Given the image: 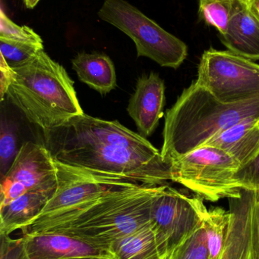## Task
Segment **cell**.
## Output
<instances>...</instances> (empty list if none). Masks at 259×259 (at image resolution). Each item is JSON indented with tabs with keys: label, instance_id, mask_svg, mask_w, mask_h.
Instances as JSON below:
<instances>
[{
	"label": "cell",
	"instance_id": "cell-13",
	"mask_svg": "<svg viewBox=\"0 0 259 259\" xmlns=\"http://www.w3.org/2000/svg\"><path fill=\"white\" fill-rule=\"evenodd\" d=\"M220 38L229 51L252 61L259 60V21L244 2L233 0L231 21L226 33Z\"/></svg>",
	"mask_w": 259,
	"mask_h": 259
},
{
	"label": "cell",
	"instance_id": "cell-17",
	"mask_svg": "<svg viewBox=\"0 0 259 259\" xmlns=\"http://www.w3.org/2000/svg\"><path fill=\"white\" fill-rule=\"evenodd\" d=\"M71 63L79 80L100 94H108L117 87L115 67L106 54L79 53Z\"/></svg>",
	"mask_w": 259,
	"mask_h": 259
},
{
	"label": "cell",
	"instance_id": "cell-32",
	"mask_svg": "<svg viewBox=\"0 0 259 259\" xmlns=\"http://www.w3.org/2000/svg\"><path fill=\"white\" fill-rule=\"evenodd\" d=\"M241 1L245 2V0H241Z\"/></svg>",
	"mask_w": 259,
	"mask_h": 259
},
{
	"label": "cell",
	"instance_id": "cell-2",
	"mask_svg": "<svg viewBox=\"0 0 259 259\" xmlns=\"http://www.w3.org/2000/svg\"><path fill=\"white\" fill-rule=\"evenodd\" d=\"M158 186L134 185L112 190L79 206L36 218L23 234L56 233L104 249L150 222Z\"/></svg>",
	"mask_w": 259,
	"mask_h": 259
},
{
	"label": "cell",
	"instance_id": "cell-23",
	"mask_svg": "<svg viewBox=\"0 0 259 259\" xmlns=\"http://www.w3.org/2000/svg\"><path fill=\"white\" fill-rule=\"evenodd\" d=\"M0 38L33 44L36 46H44L41 36L27 26H19L12 21L4 11H0Z\"/></svg>",
	"mask_w": 259,
	"mask_h": 259
},
{
	"label": "cell",
	"instance_id": "cell-10",
	"mask_svg": "<svg viewBox=\"0 0 259 259\" xmlns=\"http://www.w3.org/2000/svg\"><path fill=\"white\" fill-rule=\"evenodd\" d=\"M55 163L57 188L38 217L71 209L117 189L139 185L125 178L97 174L56 160Z\"/></svg>",
	"mask_w": 259,
	"mask_h": 259
},
{
	"label": "cell",
	"instance_id": "cell-6",
	"mask_svg": "<svg viewBox=\"0 0 259 259\" xmlns=\"http://www.w3.org/2000/svg\"><path fill=\"white\" fill-rule=\"evenodd\" d=\"M171 181L210 202L240 196L236 180L240 164L228 154L212 146H202L173 160Z\"/></svg>",
	"mask_w": 259,
	"mask_h": 259
},
{
	"label": "cell",
	"instance_id": "cell-5",
	"mask_svg": "<svg viewBox=\"0 0 259 259\" xmlns=\"http://www.w3.org/2000/svg\"><path fill=\"white\" fill-rule=\"evenodd\" d=\"M98 16L133 40L138 57L149 58L161 66L177 69L188 56L183 41L125 0H105Z\"/></svg>",
	"mask_w": 259,
	"mask_h": 259
},
{
	"label": "cell",
	"instance_id": "cell-25",
	"mask_svg": "<svg viewBox=\"0 0 259 259\" xmlns=\"http://www.w3.org/2000/svg\"><path fill=\"white\" fill-rule=\"evenodd\" d=\"M0 259H30L26 252L23 237L12 239L9 235L0 234Z\"/></svg>",
	"mask_w": 259,
	"mask_h": 259
},
{
	"label": "cell",
	"instance_id": "cell-8",
	"mask_svg": "<svg viewBox=\"0 0 259 259\" xmlns=\"http://www.w3.org/2000/svg\"><path fill=\"white\" fill-rule=\"evenodd\" d=\"M199 196H190L167 184L158 187L152 199L150 223L164 257L202 226L208 208Z\"/></svg>",
	"mask_w": 259,
	"mask_h": 259
},
{
	"label": "cell",
	"instance_id": "cell-29",
	"mask_svg": "<svg viewBox=\"0 0 259 259\" xmlns=\"http://www.w3.org/2000/svg\"><path fill=\"white\" fill-rule=\"evenodd\" d=\"M249 12L255 16L259 21V0H245Z\"/></svg>",
	"mask_w": 259,
	"mask_h": 259
},
{
	"label": "cell",
	"instance_id": "cell-18",
	"mask_svg": "<svg viewBox=\"0 0 259 259\" xmlns=\"http://www.w3.org/2000/svg\"><path fill=\"white\" fill-rule=\"evenodd\" d=\"M109 259H166L150 222L108 247Z\"/></svg>",
	"mask_w": 259,
	"mask_h": 259
},
{
	"label": "cell",
	"instance_id": "cell-14",
	"mask_svg": "<svg viewBox=\"0 0 259 259\" xmlns=\"http://www.w3.org/2000/svg\"><path fill=\"white\" fill-rule=\"evenodd\" d=\"M203 146L224 151L243 168L259 155V119L242 121L225 130Z\"/></svg>",
	"mask_w": 259,
	"mask_h": 259
},
{
	"label": "cell",
	"instance_id": "cell-31",
	"mask_svg": "<svg viewBox=\"0 0 259 259\" xmlns=\"http://www.w3.org/2000/svg\"><path fill=\"white\" fill-rule=\"evenodd\" d=\"M68 259H107V258H93V257H90V258H68Z\"/></svg>",
	"mask_w": 259,
	"mask_h": 259
},
{
	"label": "cell",
	"instance_id": "cell-15",
	"mask_svg": "<svg viewBox=\"0 0 259 259\" xmlns=\"http://www.w3.org/2000/svg\"><path fill=\"white\" fill-rule=\"evenodd\" d=\"M228 200L232 223L225 249L218 259H249L252 190L242 188L239 197Z\"/></svg>",
	"mask_w": 259,
	"mask_h": 259
},
{
	"label": "cell",
	"instance_id": "cell-11",
	"mask_svg": "<svg viewBox=\"0 0 259 259\" xmlns=\"http://www.w3.org/2000/svg\"><path fill=\"white\" fill-rule=\"evenodd\" d=\"M165 85L156 73L143 75L137 81L127 111L143 137H150L164 115Z\"/></svg>",
	"mask_w": 259,
	"mask_h": 259
},
{
	"label": "cell",
	"instance_id": "cell-7",
	"mask_svg": "<svg viewBox=\"0 0 259 259\" xmlns=\"http://www.w3.org/2000/svg\"><path fill=\"white\" fill-rule=\"evenodd\" d=\"M196 82L222 103L247 101L259 97V65L229 50L210 48L201 57Z\"/></svg>",
	"mask_w": 259,
	"mask_h": 259
},
{
	"label": "cell",
	"instance_id": "cell-22",
	"mask_svg": "<svg viewBox=\"0 0 259 259\" xmlns=\"http://www.w3.org/2000/svg\"><path fill=\"white\" fill-rule=\"evenodd\" d=\"M44 50V46L18 42L0 38L1 56L11 68H15L28 62Z\"/></svg>",
	"mask_w": 259,
	"mask_h": 259
},
{
	"label": "cell",
	"instance_id": "cell-16",
	"mask_svg": "<svg viewBox=\"0 0 259 259\" xmlns=\"http://www.w3.org/2000/svg\"><path fill=\"white\" fill-rule=\"evenodd\" d=\"M55 192H27L0 207V234L9 236L18 229L24 231L41 214Z\"/></svg>",
	"mask_w": 259,
	"mask_h": 259
},
{
	"label": "cell",
	"instance_id": "cell-28",
	"mask_svg": "<svg viewBox=\"0 0 259 259\" xmlns=\"http://www.w3.org/2000/svg\"><path fill=\"white\" fill-rule=\"evenodd\" d=\"M0 71H1V79H0V88H1V98L2 100L6 95L8 87L10 84L11 80L13 74V70L9 66V64L6 62L4 58L1 56L0 61Z\"/></svg>",
	"mask_w": 259,
	"mask_h": 259
},
{
	"label": "cell",
	"instance_id": "cell-30",
	"mask_svg": "<svg viewBox=\"0 0 259 259\" xmlns=\"http://www.w3.org/2000/svg\"><path fill=\"white\" fill-rule=\"evenodd\" d=\"M23 1L25 4L26 7L28 8V9H33L39 3L40 0H23Z\"/></svg>",
	"mask_w": 259,
	"mask_h": 259
},
{
	"label": "cell",
	"instance_id": "cell-24",
	"mask_svg": "<svg viewBox=\"0 0 259 259\" xmlns=\"http://www.w3.org/2000/svg\"><path fill=\"white\" fill-rule=\"evenodd\" d=\"M16 140L13 132L8 129L7 126L2 123L1 136H0V166H1L2 178L4 176V171H8L9 164L15 159L17 154Z\"/></svg>",
	"mask_w": 259,
	"mask_h": 259
},
{
	"label": "cell",
	"instance_id": "cell-27",
	"mask_svg": "<svg viewBox=\"0 0 259 259\" xmlns=\"http://www.w3.org/2000/svg\"><path fill=\"white\" fill-rule=\"evenodd\" d=\"M236 180L241 188L259 189V155L250 164L239 170L236 175Z\"/></svg>",
	"mask_w": 259,
	"mask_h": 259
},
{
	"label": "cell",
	"instance_id": "cell-4",
	"mask_svg": "<svg viewBox=\"0 0 259 259\" xmlns=\"http://www.w3.org/2000/svg\"><path fill=\"white\" fill-rule=\"evenodd\" d=\"M12 68L13 74L6 95L29 122L50 131L83 115L74 82L63 66L44 50Z\"/></svg>",
	"mask_w": 259,
	"mask_h": 259
},
{
	"label": "cell",
	"instance_id": "cell-12",
	"mask_svg": "<svg viewBox=\"0 0 259 259\" xmlns=\"http://www.w3.org/2000/svg\"><path fill=\"white\" fill-rule=\"evenodd\" d=\"M24 247L30 259L102 258L109 259L104 249L83 240L56 233L23 234Z\"/></svg>",
	"mask_w": 259,
	"mask_h": 259
},
{
	"label": "cell",
	"instance_id": "cell-1",
	"mask_svg": "<svg viewBox=\"0 0 259 259\" xmlns=\"http://www.w3.org/2000/svg\"><path fill=\"white\" fill-rule=\"evenodd\" d=\"M43 135V145L62 164L147 187L171 181L170 165L161 152L119 121L84 113Z\"/></svg>",
	"mask_w": 259,
	"mask_h": 259
},
{
	"label": "cell",
	"instance_id": "cell-3",
	"mask_svg": "<svg viewBox=\"0 0 259 259\" xmlns=\"http://www.w3.org/2000/svg\"><path fill=\"white\" fill-rule=\"evenodd\" d=\"M255 119H259V97L240 103H222L195 81L166 113L163 159L170 164L225 130Z\"/></svg>",
	"mask_w": 259,
	"mask_h": 259
},
{
	"label": "cell",
	"instance_id": "cell-9",
	"mask_svg": "<svg viewBox=\"0 0 259 259\" xmlns=\"http://www.w3.org/2000/svg\"><path fill=\"white\" fill-rule=\"evenodd\" d=\"M57 185V168L50 151L44 145L27 142L2 178L0 207L27 192L54 191Z\"/></svg>",
	"mask_w": 259,
	"mask_h": 259
},
{
	"label": "cell",
	"instance_id": "cell-21",
	"mask_svg": "<svg viewBox=\"0 0 259 259\" xmlns=\"http://www.w3.org/2000/svg\"><path fill=\"white\" fill-rule=\"evenodd\" d=\"M167 259H211L203 225L183 240Z\"/></svg>",
	"mask_w": 259,
	"mask_h": 259
},
{
	"label": "cell",
	"instance_id": "cell-20",
	"mask_svg": "<svg viewBox=\"0 0 259 259\" xmlns=\"http://www.w3.org/2000/svg\"><path fill=\"white\" fill-rule=\"evenodd\" d=\"M200 16L215 27L220 35L226 33L232 13L233 0H199Z\"/></svg>",
	"mask_w": 259,
	"mask_h": 259
},
{
	"label": "cell",
	"instance_id": "cell-19",
	"mask_svg": "<svg viewBox=\"0 0 259 259\" xmlns=\"http://www.w3.org/2000/svg\"><path fill=\"white\" fill-rule=\"evenodd\" d=\"M232 212L222 208L208 209L204 216V230L207 237L210 258L218 259L229 237L232 223Z\"/></svg>",
	"mask_w": 259,
	"mask_h": 259
},
{
	"label": "cell",
	"instance_id": "cell-26",
	"mask_svg": "<svg viewBox=\"0 0 259 259\" xmlns=\"http://www.w3.org/2000/svg\"><path fill=\"white\" fill-rule=\"evenodd\" d=\"M249 259H259V189L252 190Z\"/></svg>",
	"mask_w": 259,
	"mask_h": 259
}]
</instances>
